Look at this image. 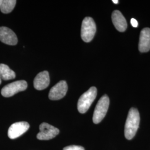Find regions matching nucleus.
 <instances>
[{"label":"nucleus","mask_w":150,"mask_h":150,"mask_svg":"<svg viewBox=\"0 0 150 150\" xmlns=\"http://www.w3.org/2000/svg\"><path fill=\"white\" fill-rule=\"evenodd\" d=\"M29 128L30 125L27 122L22 121L13 123L8 130V136L11 139H15L25 134Z\"/></svg>","instance_id":"obj_7"},{"label":"nucleus","mask_w":150,"mask_h":150,"mask_svg":"<svg viewBox=\"0 0 150 150\" xmlns=\"http://www.w3.org/2000/svg\"><path fill=\"white\" fill-rule=\"evenodd\" d=\"M2 1H1V0H0V7H1V4H2Z\"/></svg>","instance_id":"obj_18"},{"label":"nucleus","mask_w":150,"mask_h":150,"mask_svg":"<svg viewBox=\"0 0 150 150\" xmlns=\"http://www.w3.org/2000/svg\"><path fill=\"white\" fill-rule=\"evenodd\" d=\"M131 23L132 26L134 27H137L138 26V22L134 18H132L131 20Z\"/></svg>","instance_id":"obj_16"},{"label":"nucleus","mask_w":150,"mask_h":150,"mask_svg":"<svg viewBox=\"0 0 150 150\" xmlns=\"http://www.w3.org/2000/svg\"><path fill=\"white\" fill-rule=\"evenodd\" d=\"M112 20L116 28L120 32H123L127 28V22L120 11H114L112 13Z\"/></svg>","instance_id":"obj_12"},{"label":"nucleus","mask_w":150,"mask_h":150,"mask_svg":"<svg viewBox=\"0 0 150 150\" xmlns=\"http://www.w3.org/2000/svg\"><path fill=\"white\" fill-rule=\"evenodd\" d=\"M1 80H2V79H1V76H0V84L1 83Z\"/></svg>","instance_id":"obj_19"},{"label":"nucleus","mask_w":150,"mask_h":150,"mask_svg":"<svg viewBox=\"0 0 150 150\" xmlns=\"http://www.w3.org/2000/svg\"><path fill=\"white\" fill-rule=\"evenodd\" d=\"M112 2L114 4H117L118 3V0H115H115H113Z\"/></svg>","instance_id":"obj_17"},{"label":"nucleus","mask_w":150,"mask_h":150,"mask_svg":"<svg viewBox=\"0 0 150 150\" xmlns=\"http://www.w3.org/2000/svg\"><path fill=\"white\" fill-rule=\"evenodd\" d=\"M139 49L141 52H147L150 50V28H144L140 33Z\"/></svg>","instance_id":"obj_11"},{"label":"nucleus","mask_w":150,"mask_h":150,"mask_svg":"<svg viewBox=\"0 0 150 150\" xmlns=\"http://www.w3.org/2000/svg\"><path fill=\"white\" fill-rule=\"evenodd\" d=\"M96 31V23L92 18L85 17L82 23L81 36L82 40L89 42L93 38Z\"/></svg>","instance_id":"obj_3"},{"label":"nucleus","mask_w":150,"mask_h":150,"mask_svg":"<svg viewBox=\"0 0 150 150\" xmlns=\"http://www.w3.org/2000/svg\"><path fill=\"white\" fill-rule=\"evenodd\" d=\"M15 0H4L0 7L1 11L4 13H8L12 11L16 5Z\"/></svg>","instance_id":"obj_14"},{"label":"nucleus","mask_w":150,"mask_h":150,"mask_svg":"<svg viewBox=\"0 0 150 150\" xmlns=\"http://www.w3.org/2000/svg\"><path fill=\"white\" fill-rule=\"evenodd\" d=\"M27 87V83L24 80L17 81L4 87L1 90V95L5 97L13 96L17 93L25 91Z\"/></svg>","instance_id":"obj_5"},{"label":"nucleus","mask_w":150,"mask_h":150,"mask_svg":"<svg viewBox=\"0 0 150 150\" xmlns=\"http://www.w3.org/2000/svg\"><path fill=\"white\" fill-rule=\"evenodd\" d=\"M110 104V100L107 95H103L99 100L95 107L93 115V122L95 124L100 123L106 115Z\"/></svg>","instance_id":"obj_4"},{"label":"nucleus","mask_w":150,"mask_h":150,"mask_svg":"<svg viewBox=\"0 0 150 150\" xmlns=\"http://www.w3.org/2000/svg\"><path fill=\"white\" fill-rule=\"evenodd\" d=\"M50 76L48 71H44L40 72L33 81V85L38 90H42L48 87L50 84Z\"/></svg>","instance_id":"obj_10"},{"label":"nucleus","mask_w":150,"mask_h":150,"mask_svg":"<svg viewBox=\"0 0 150 150\" xmlns=\"http://www.w3.org/2000/svg\"><path fill=\"white\" fill-rule=\"evenodd\" d=\"M64 150H85V149L80 146L71 145L64 147Z\"/></svg>","instance_id":"obj_15"},{"label":"nucleus","mask_w":150,"mask_h":150,"mask_svg":"<svg viewBox=\"0 0 150 150\" xmlns=\"http://www.w3.org/2000/svg\"><path fill=\"white\" fill-rule=\"evenodd\" d=\"M0 76L4 80H10L15 78V72L5 64H0Z\"/></svg>","instance_id":"obj_13"},{"label":"nucleus","mask_w":150,"mask_h":150,"mask_svg":"<svg viewBox=\"0 0 150 150\" xmlns=\"http://www.w3.org/2000/svg\"><path fill=\"white\" fill-rule=\"evenodd\" d=\"M139 114L135 108H131L129 111L125 126V136L127 139H131L136 134L139 125Z\"/></svg>","instance_id":"obj_1"},{"label":"nucleus","mask_w":150,"mask_h":150,"mask_svg":"<svg viewBox=\"0 0 150 150\" xmlns=\"http://www.w3.org/2000/svg\"><path fill=\"white\" fill-rule=\"evenodd\" d=\"M0 41L8 45H16L17 38L12 30L6 27H0Z\"/></svg>","instance_id":"obj_9"},{"label":"nucleus","mask_w":150,"mask_h":150,"mask_svg":"<svg viewBox=\"0 0 150 150\" xmlns=\"http://www.w3.org/2000/svg\"><path fill=\"white\" fill-rule=\"evenodd\" d=\"M40 132L37 138L40 140H48L55 137L59 134V130L48 123L43 122L40 125Z\"/></svg>","instance_id":"obj_6"},{"label":"nucleus","mask_w":150,"mask_h":150,"mask_svg":"<svg viewBox=\"0 0 150 150\" xmlns=\"http://www.w3.org/2000/svg\"><path fill=\"white\" fill-rule=\"evenodd\" d=\"M97 96V88L95 87L91 88L81 95L77 103V108L81 113L86 112L91 104L94 101Z\"/></svg>","instance_id":"obj_2"},{"label":"nucleus","mask_w":150,"mask_h":150,"mask_svg":"<svg viewBox=\"0 0 150 150\" xmlns=\"http://www.w3.org/2000/svg\"><path fill=\"white\" fill-rule=\"evenodd\" d=\"M68 86L64 81H61L50 90L48 97L51 100H59L66 95Z\"/></svg>","instance_id":"obj_8"}]
</instances>
